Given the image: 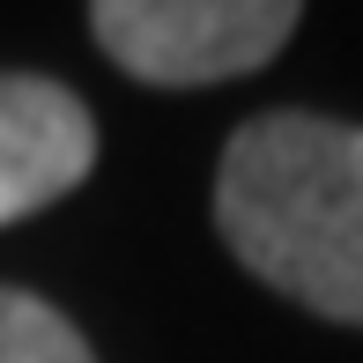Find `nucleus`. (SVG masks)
I'll return each mask as SVG.
<instances>
[{
  "label": "nucleus",
  "mask_w": 363,
  "mask_h": 363,
  "mask_svg": "<svg viewBox=\"0 0 363 363\" xmlns=\"http://www.w3.org/2000/svg\"><path fill=\"white\" fill-rule=\"evenodd\" d=\"M216 223L267 289L363 326V126L259 111L223 148Z\"/></svg>",
  "instance_id": "obj_1"
},
{
  "label": "nucleus",
  "mask_w": 363,
  "mask_h": 363,
  "mask_svg": "<svg viewBox=\"0 0 363 363\" xmlns=\"http://www.w3.org/2000/svg\"><path fill=\"white\" fill-rule=\"evenodd\" d=\"M304 0H89V30L134 82L201 89L267 67Z\"/></svg>",
  "instance_id": "obj_2"
},
{
  "label": "nucleus",
  "mask_w": 363,
  "mask_h": 363,
  "mask_svg": "<svg viewBox=\"0 0 363 363\" xmlns=\"http://www.w3.org/2000/svg\"><path fill=\"white\" fill-rule=\"evenodd\" d=\"M96 163V119L45 74H0V223H23L74 193Z\"/></svg>",
  "instance_id": "obj_3"
},
{
  "label": "nucleus",
  "mask_w": 363,
  "mask_h": 363,
  "mask_svg": "<svg viewBox=\"0 0 363 363\" xmlns=\"http://www.w3.org/2000/svg\"><path fill=\"white\" fill-rule=\"evenodd\" d=\"M0 363H96L74 319H60L45 296L0 282Z\"/></svg>",
  "instance_id": "obj_4"
}]
</instances>
